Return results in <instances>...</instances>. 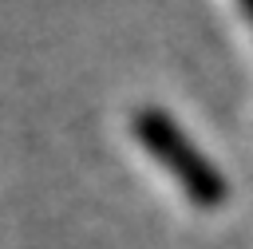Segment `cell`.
Wrapping results in <instances>:
<instances>
[{
  "mask_svg": "<svg viewBox=\"0 0 253 249\" xmlns=\"http://www.w3.org/2000/svg\"><path fill=\"white\" fill-rule=\"evenodd\" d=\"M241 8L249 12V20H253V0H241Z\"/></svg>",
  "mask_w": 253,
  "mask_h": 249,
  "instance_id": "cell-2",
  "label": "cell"
},
{
  "mask_svg": "<svg viewBox=\"0 0 253 249\" xmlns=\"http://www.w3.org/2000/svg\"><path fill=\"white\" fill-rule=\"evenodd\" d=\"M130 134L138 138V146L182 186V194L198 206V209H217L229 198V182L225 174L202 154V146L178 126L174 115H166L162 107H138L130 119Z\"/></svg>",
  "mask_w": 253,
  "mask_h": 249,
  "instance_id": "cell-1",
  "label": "cell"
}]
</instances>
